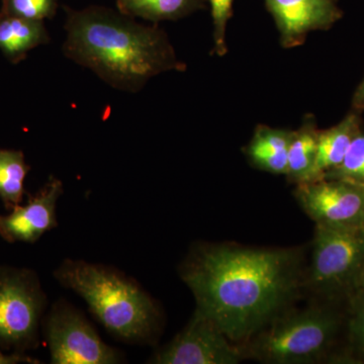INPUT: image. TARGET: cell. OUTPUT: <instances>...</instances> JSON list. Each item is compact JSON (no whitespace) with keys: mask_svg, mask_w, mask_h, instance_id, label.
<instances>
[{"mask_svg":"<svg viewBox=\"0 0 364 364\" xmlns=\"http://www.w3.org/2000/svg\"><path fill=\"white\" fill-rule=\"evenodd\" d=\"M286 49L299 47L309 33L326 31L342 18L337 0H264Z\"/></svg>","mask_w":364,"mask_h":364,"instance_id":"cell-10","label":"cell"},{"mask_svg":"<svg viewBox=\"0 0 364 364\" xmlns=\"http://www.w3.org/2000/svg\"><path fill=\"white\" fill-rule=\"evenodd\" d=\"M60 284L81 296L112 336L129 343L156 339L162 316L156 301L136 280L114 267L65 259L54 272Z\"/></svg>","mask_w":364,"mask_h":364,"instance_id":"cell-3","label":"cell"},{"mask_svg":"<svg viewBox=\"0 0 364 364\" xmlns=\"http://www.w3.org/2000/svg\"><path fill=\"white\" fill-rule=\"evenodd\" d=\"M47 296L37 273L0 267V349L25 353L39 346Z\"/></svg>","mask_w":364,"mask_h":364,"instance_id":"cell-6","label":"cell"},{"mask_svg":"<svg viewBox=\"0 0 364 364\" xmlns=\"http://www.w3.org/2000/svg\"><path fill=\"white\" fill-rule=\"evenodd\" d=\"M315 117L306 116L301 128L293 131L287 153V181L294 184L313 181L318 143Z\"/></svg>","mask_w":364,"mask_h":364,"instance_id":"cell-15","label":"cell"},{"mask_svg":"<svg viewBox=\"0 0 364 364\" xmlns=\"http://www.w3.org/2000/svg\"><path fill=\"white\" fill-rule=\"evenodd\" d=\"M117 9L133 18L153 23L178 21L205 11V0H114Z\"/></svg>","mask_w":364,"mask_h":364,"instance_id":"cell-16","label":"cell"},{"mask_svg":"<svg viewBox=\"0 0 364 364\" xmlns=\"http://www.w3.org/2000/svg\"><path fill=\"white\" fill-rule=\"evenodd\" d=\"M364 270V227L316 225L304 289L325 301L350 296Z\"/></svg>","mask_w":364,"mask_h":364,"instance_id":"cell-5","label":"cell"},{"mask_svg":"<svg viewBox=\"0 0 364 364\" xmlns=\"http://www.w3.org/2000/svg\"><path fill=\"white\" fill-rule=\"evenodd\" d=\"M305 248L200 243L178 267L198 312L240 344L291 306L304 291Z\"/></svg>","mask_w":364,"mask_h":364,"instance_id":"cell-1","label":"cell"},{"mask_svg":"<svg viewBox=\"0 0 364 364\" xmlns=\"http://www.w3.org/2000/svg\"><path fill=\"white\" fill-rule=\"evenodd\" d=\"M63 193L62 181L50 176L35 196H28L26 205L13 208L9 215H0V237L9 243L39 240L46 232L58 226L57 203Z\"/></svg>","mask_w":364,"mask_h":364,"instance_id":"cell-11","label":"cell"},{"mask_svg":"<svg viewBox=\"0 0 364 364\" xmlns=\"http://www.w3.org/2000/svg\"><path fill=\"white\" fill-rule=\"evenodd\" d=\"M360 131V119L355 112L345 117L336 126L318 131L312 181L324 178L326 174L341 164L352 141Z\"/></svg>","mask_w":364,"mask_h":364,"instance_id":"cell-14","label":"cell"},{"mask_svg":"<svg viewBox=\"0 0 364 364\" xmlns=\"http://www.w3.org/2000/svg\"><path fill=\"white\" fill-rule=\"evenodd\" d=\"M50 41L45 21L26 20L0 11V51L14 65L23 61L28 52L49 44Z\"/></svg>","mask_w":364,"mask_h":364,"instance_id":"cell-12","label":"cell"},{"mask_svg":"<svg viewBox=\"0 0 364 364\" xmlns=\"http://www.w3.org/2000/svg\"><path fill=\"white\" fill-rule=\"evenodd\" d=\"M293 131L258 124L245 148L249 162L255 168L274 176H286L287 153Z\"/></svg>","mask_w":364,"mask_h":364,"instance_id":"cell-13","label":"cell"},{"mask_svg":"<svg viewBox=\"0 0 364 364\" xmlns=\"http://www.w3.org/2000/svg\"><path fill=\"white\" fill-rule=\"evenodd\" d=\"M18 363H39L37 359L30 358L26 355V353H11L6 354L0 349V364H18Z\"/></svg>","mask_w":364,"mask_h":364,"instance_id":"cell-22","label":"cell"},{"mask_svg":"<svg viewBox=\"0 0 364 364\" xmlns=\"http://www.w3.org/2000/svg\"><path fill=\"white\" fill-rule=\"evenodd\" d=\"M294 198L315 225L364 227V188L340 179L296 184Z\"/></svg>","mask_w":364,"mask_h":364,"instance_id":"cell-8","label":"cell"},{"mask_svg":"<svg viewBox=\"0 0 364 364\" xmlns=\"http://www.w3.org/2000/svg\"><path fill=\"white\" fill-rule=\"evenodd\" d=\"M60 0H1L4 13L31 21L53 20L59 9Z\"/></svg>","mask_w":364,"mask_h":364,"instance_id":"cell-19","label":"cell"},{"mask_svg":"<svg viewBox=\"0 0 364 364\" xmlns=\"http://www.w3.org/2000/svg\"><path fill=\"white\" fill-rule=\"evenodd\" d=\"M30 170L23 151L0 149V200L7 210L23 202L26 177Z\"/></svg>","mask_w":364,"mask_h":364,"instance_id":"cell-17","label":"cell"},{"mask_svg":"<svg viewBox=\"0 0 364 364\" xmlns=\"http://www.w3.org/2000/svg\"><path fill=\"white\" fill-rule=\"evenodd\" d=\"M324 178L340 179L364 188L363 132H359L353 139L341 164L326 174Z\"/></svg>","mask_w":364,"mask_h":364,"instance_id":"cell-18","label":"cell"},{"mask_svg":"<svg viewBox=\"0 0 364 364\" xmlns=\"http://www.w3.org/2000/svg\"><path fill=\"white\" fill-rule=\"evenodd\" d=\"M358 289L364 294V270L359 279Z\"/></svg>","mask_w":364,"mask_h":364,"instance_id":"cell-24","label":"cell"},{"mask_svg":"<svg viewBox=\"0 0 364 364\" xmlns=\"http://www.w3.org/2000/svg\"><path fill=\"white\" fill-rule=\"evenodd\" d=\"M66 39L62 52L119 91L136 93L168 71H186L164 30L143 25L111 7L63 6Z\"/></svg>","mask_w":364,"mask_h":364,"instance_id":"cell-2","label":"cell"},{"mask_svg":"<svg viewBox=\"0 0 364 364\" xmlns=\"http://www.w3.org/2000/svg\"><path fill=\"white\" fill-rule=\"evenodd\" d=\"M342 318L331 305L291 306L238 345L243 360L267 364H314L333 360Z\"/></svg>","mask_w":364,"mask_h":364,"instance_id":"cell-4","label":"cell"},{"mask_svg":"<svg viewBox=\"0 0 364 364\" xmlns=\"http://www.w3.org/2000/svg\"><path fill=\"white\" fill-rule=\"evenodd\" d=\"M212 14L213 38H214V52L217 56L223 57L228 53L226 42L227 28L230 18L233 14L234 0H208Z\"/></svg>","mask_w":364,"mask_h":364,"instance_id":"cell-20","label":"cell"},{"mask_svg":"<svg viewBox=\"0 0 364 364\" xmlns=\"http://www.w3.org/2000/svg\"><path fill=\"white\" fill-rule=\"evenodd\" d=\"M242 360L238 345L230 341L212 320L195 310L188 324L157 351L149 363L237 364Z\"/></svg>","mask_w":364,"mask_h":364,"instance_id":"cell-9","label":"cell"},{"mask_svg":"<svg viewBox=\"0 0 364 364\" xmlns=\"http://www.w3.org/2000/svg\"><path fill=\"white\" fill-rule=\"evenodd\" d=\"M46 341L54 364H114L123 358L105 343L97 330L65 299L53 305L43 321Z\"/></svg>","mask_w":364,"mask_h":364,"instance_id":"cell-7","label":"cell"},{"mask_svg":"<svg viewBox=\"0 0 364 364\" xmlns=\"http://www.w3.org/2000/svg\"><path fill=\"white\" fill-rule=\"evenodd\" d=\"M352 107L355 111H364V78L352 98Z\"/></svg>","mask_w":364,"mask_h":364,"instance_id":"cell-23","label":"cell"},{"mask_svg":"<svg viewBox=\"0 0 364 364\" xmlns=\"http://www.w3.org/2000/svg\"><path fill=\"white\" fill-rule=\"evenodd\" d=\"M348 331L354 348L364 358V294L359 289L348 298Z\"/></svg>","mask_w":364,"mask_h":364,"instance_id":"cell-21","label":"cell"}]
</instances>
